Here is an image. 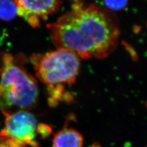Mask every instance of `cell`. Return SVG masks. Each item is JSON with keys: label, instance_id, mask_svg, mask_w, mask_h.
Masks as SVG:
<instances>
[{"label": "cell", "instance_id": "6da1fadb", "mask_svg": "<svg viewBox=\"0 0 147 147\" xmlns=\"http://www.w3.org/2000/svg\"><path fill=\"white\" fill-rule=\"evenodd\" d=\"M57 48L73 51L83 59H102L118 44L120 30L116 16L104 7L74 2L56 22L47 25Z\"/></svg>", "mask_w": 147, "mask_h": 147}, {"label": "cell", "instance_id": "7a4b0ae2", "mask_svg": "<svg viewBox=\"0 0 147 147\" xmlns=\"http://www.w3.org/2000/svg\"><path fill=\"white\" fill-rule=\"evenodd\" d=\"M39 89L36 80L8 53H3L0 67V110L27 111L37 104Z\"/></svg>", "mask_w": 147, "mask_h": 147}, {"label": "cell", "instance_id": "3957f363", "mask_svg": "<svg viewBox=\"0 0 147 147\" xmlns=\"http://www.w3.org/2000/svg\"><path fill=\"white\" fill-rule=\"evenodd\" d=\"M31 62L38 79L48 87L49 93L64 90L63 84L75 83L80 70V60L75 53L65 49L34 55Z\"/></svg>", "mask_w": 147, "mask_h": 147}, {"label": "cell", "instance_id": "277c9868", "mask_svg": "<svg viewBox=\"0 0 147 147\" xmlns=\"http://www.w3.org/2000/svg\"><path fill=\"white\" fill-rule=\"evenodd\" d=\"M5 116V127L0 132V138H9L25 146L38 147L36 140L37 121L36 117L27 111L3 112Z\"/></svg>", "mask_w": 147, "mask_h": 147}, {"label": "cell", "instance_id": "5b68a950", "mask_svg": "<svg viewBox=\"0 0 147 147\" xmlns=\"http://www.w3.org/2000/svg\"><path fill=\"white\" fill-rule=\"evenodd\" d=\"M17 15L24 18L33 27L39 26L41 20L59 9L62 2L59 1H14Z\"/></svg>", "mask_w": 147, "mask_h": 147}, {"label": "cell", "instance_id": "8992f818", "mask_svg": "<svg viewBox=\"0 0 147 147\" xmlns=\"http://www.w3.org/2000/svg\"><path fill=\"white\" fill-rule=\"evenodd\" d=\"M53 144V147H82L84 138L73 128H64L55 135Z\"/></svg>", "mask_w": 147, "mask_h": 147}, {"label": "cell", "instance_id": "52a82bcc", "mask_svg": "<svg viewBox=\"0 0 147 147\" xmlns=\"http://www.w3.org/2000/svg\"><path fill=\"white\" fill-rule=\"evenodd\" d=\"M16 13V5L14 1H0V19L5 21H11Z\"/></svg>", "mask_w": 147, "mask_h": 147}, {"label": "cell", "instance_id": "ba28073f", "mask_svg": "<svg viewBox=\"0 0 147 147\" xmlns=\"http://www.w3.org/2000/svg\"><path fill=\"white\" fill-rule=\"evenodd\" d=\"M105 7L106 9L112 11H120L126 7L128 1H105Z\"/></svg>", "mask_w": 147, "mask_h": 147}, {"label": "cell", "instance_id": "9c48e42d", "mask_svg": "<svg viewBox=\"0 0 147 147\" xmlns=\"http://www.w3.org/2000/svg\"><path fill=\"white\" fill-rule=\"evenodd\" d=\"M25 145L21 142L14 140L5 138H0V147H25Z\"/></svg>", "mask_w": 147, "mask_h": 147}, {"label": "cell", "instance_id": "30bf717a", "mask_svg": "<svg viewBox=\"0 0 147 147\" xmlns=\"http://www.w3.org/2000/svg\"><path fill=\"white\" fill-rule=\"evenodd\" d=\"M37 132H39L43 136H47L51 132L50 127L49 126H47L45 125L40 124L37 127Z\"/></svg>", "mask_w": 147, "mask_h": 147}, {"label": "cell", "instance_id": "8fae6325", "mask_svg": "<svg viewBox=\"0 0 147 147\" xmlns=\"http://www.w3.org/2000/svg\"></svg>", "mask_w": 147, "mask_h": 147}]
</instances>
